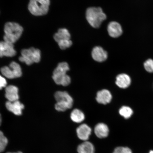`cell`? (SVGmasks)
Returning <instances> with one entry per match:
<instances>
[{"instance_id":"cell-1","label":"cell","mask_w":153,"mask_h":153,"mask_svg":"<svg viewBox=\"0 0 153 153\" xmlns=\"http://www.w3.org/2000/svg\"><path fill=\"white\" fill-rule=\"evenodd\" d=\"M86 19L90 25L94 28H98L102 22L106 20L107 16L100 7H91L86 10Z\"/></svg>"},{"instance_id":"cell-2","label":"cell","mask_w":153,"mask_h":153,"mask_svg":"<svg viewBox=\"0 0 153 153\" xmlns=\"http://www.w3.org/2000/svg\"><path fill=\"white\" fill-rule=\"evenodd\" d=\"M70 70L68 63L62 62L59 63L53 72L52 77L53 81L57 85L67 86L71 82L70 76L67 74V72Z\"/></svg>"},{"instance_id":"cell-3","label":"cell","mask_w":153,"mask_h":153,"mask_svg":"<svg viewBox=\"0 0 153 153\" xmlns=\"http://www.w3.org/2000/svg\"><path fill=\"white\" fill-rule=\"evenodd\" d=\"M23 28L16 23L8 22L6 23L4 27L5 41L14 44L22 36Z\"/></svg>"},{"instance_id":"cell-4","label":"cell","mask_w":153,"mask_h":153,"mask_svg":"<svg viewBox=\"0 0 153 153\" xmlns=\"http://www.w3.org/2000/svg\"><path fill=\"white\" fill-rule=\"evenodd\" d=\"M54 96L57 102L55 105V108L57 111L64 112L72 108L73 99L67 92L57 91Z\"/></svg>"},{"instance_id":"cell-5","label":"cell","mask_w":153,"mask_h":153,"mask_svg":"<svg viewBox=\"0 0 153 153\" xmlns=\"http://www.w3.org/2000/svg\"><path fill=\"white\" fill-rule=\"evenodd\" d=\"M50 4V0H30L28 10L34 16H43L48 11Z\"/></svg>"},{"instance_id":"cell-6","label":"cell","mask_w":153,"mask_h":153,"mask_svg":"<svg viewBox=\"0 0 153 153\" xmlns=\"http://www.w3.org/2000/svg\"><path fill=\"white\" fill-rule=\"evenodd\" d=\"M21 54L22 55L19 58V60L25 63L28 65H30L34 63L39 62L41 60V51L39 49L34 48L23 49Z\"/></svg>"},{"instance_id":"cell-7","label":"cell","mask_w":153,"mask_h":153,"mask_svg":"<svg viewBox=\"0 0 153 153\" xmlns=\"http://www.w3.org/2000/svg\"><path fill=\"white\" fill-rule=\"evenodd\" d=\"M2 74L9 79L20 77L22 75V68L18 63L12 62L9 67L4 66L1 68Z\"/></svg>"},{"instance_id":"cell-8","label":"cell","mask_w":153,"mask_h":153,"mask_svg":"<svg viewBox=\"0 0 153 153\" xmlns=\"http://www.w3.org/2000/svg\"><path fill=\"white\" fill-rule=\"evenodd\" d=\"M16 53V51L14 48V44L4 41L0 42V57H12L14 56Z\"/></svg>"},{"instance_id":"cell-9","label":"cell","mask_w":153,"mask_h":153,"mask_svg":"<svg viewBox=\"0 0 153 153\" xmlns=\"http://www.w3.org/2000/svg\"><path fill=\"white\" fill-rule=\"evenodd\" d=\"M91 56L95 61L101 62L107 60L108 57V53L102 47L97 46L92 49Z\"/></svg>"},{"instance_id":"cell-10","label":"cell","mask_w":153,"mask_h":153,"mask_svg":"<svg viewBox=\"0 0 153 153\" xmlns=\"http://www.w3.org/2000/svg\"><path fill=\"white\" fill-rule=\"evenodd\" d=\"M107 30L109 35L113 38L119 37L123 33L121 25L119 23L114 21L108 24Z\"/></svg>"},{"instance_id":"cell-11","label":"cell","mask_w":153,"mask_h":153,"mask_svg":"<svg viewBox=\"0 0 153 153\" xmlns=\"http://www.w3.org/2000/svg\"><path fill=\"white\" fill-rule=\"evenodd\" d=\"M76 132L78 138L85 141L89 139L91 134V129L87 124H83L77 128Z\"/></svg>"},{"instance_id":"cell-12","label":"cell","mask_w":153,"mask_h":153,"mask_svg":"<svg viewBox=\"0 0 153 153\" xmlns=\"http://www.w3.org/2000/svg\"><path fill=\"white\" fill-rule=\"evenodd\" d=\"M5 106L10 111L18 116L21 115L22 114V110L24 108V105L18 100L14 102L7 101L6 103Z\"/></svg>"},{"instance_id":"cell-13","label":"cell","mask_w":153,"mask_h":153,"mask_svg":"<svg viewBox=\"0 0 153 153\" xmlns=\"http://www.w3.org/2000/svg\"><path fill=\"white\" fill-rule=\"evenodd\" d=\"M112 95L110 92L107 89H103L97 93L96 100L99 104L106 105L111 102Z\"/></svg>"},{"instance_id":"cell-14","label":"cell","mask_w":153,"mask_h":153,"mask_svg":"<svg viewBox=\"0 0 153 153\" xmlns=\"http://www.w3.org/2000/svg\"><path fill=\"white\" fill-rule=\"evenodd\" d=\"M18 89L16 86L10 85L5 88V97L9 101L14 102L19 99Z\"/></svg>"},{"instance_id":"cell-15","label":"cell","mask_w":153,"mask_h":153,"mask_svg":"<svg viewBox=\"0 0 153 153\" xmlns=\"http://www.w3.org/2000/svg\"><path fill=\"white\" fill-rule=\"evenodd\" d=\"M131 78L127 74H120L116 77V85L121 88H127L131 85Z\"/></svg>"},{"instance_id":"cell-16","label":"cell","mask_w":153,"mask_h":153,"mask_svg":"<svg viewBox=\"0 0 153 153\" xmlns=\"http://www.w3.org/2000/svg\"><path fill=\"white\" fill-rule=\"evenodd\" d=\"M94 132L98 138H104L108 136L109 129L106 124L99 123L95 126Z\"/></svg>"},{"instance_id":"cell-17","label":"cell","mask_w":153,"mask_h":153,"mask_svg":"<svg viewBox=\"0 0 153 153\" xmlns=\"http://www.w3.org/2000/svg\"><path fill=\"white\" fill-rule=\"evenodd\" d=\"M71 36L68 30L65 28L59 29L57 33L54 34L53 38L58 43L60 42L71 39Z\"/></svg>"},{"instance_id":"cell-18","label":"cell","mask_w":153,"mask_h":153,"mask_svg":"<svg viewBox=\"0 0 153 153\" xmlns=\"http://www.w3.org/2000/svg\"><path fill=\"white\" fill-rule=\"evenodd\" d=\"M78 153H94L95 148L93 145L89 141H85L81 143L77 148Z\"/></svg>"},{"instance_id":"cell-19","label":"cell","mask_w":153,"mask_h":153,"mask_svg":"<svg viewBox=\"0 0 153 153\" xmlns=\"http://www.w3.org/2000/svg\"><path fill=\"white\" fill-rule=\"evenodd\" d=\"M71 118L73 121L76 123L83 122L85 119V114L81 110L75 109L73 110L71 114Z\"/></svg>"},{"instance_id":"cell-20","label":"cell","mask_w":153,"mask_h":153,"mask_svg":"<svg viewBox=\"0 0 153 153\" xmlns=\"http://www.w3.org/2000/svg\"><path fill=\"white\" fill-rule=\"evenodd\" d=\"M119 114L122 116L128 119L131 117L133 114V111L130 107L123 106L119 110Z\"/></svg>"},{"instance_id":"cell-21","label":"cell","mask_w":153,"mask_h":153,"mask_svg":"<svg viewBox=\"0 0 153 153\" xmlns=\"http://www.w3.org/2000/svg\"><path fill=\"white\" fill-rule=\"evenodd\" d=\"M8 140L2 131H0V152L5 150L8 143Z\"/></svg>"},{"instance_id":"cell-22","label":"cell","mask_w":153,"mask_h":153,"mask_svg":"<svg viewBox=\"0 0 153 153\" xmlns=\"http://www.w3.org/2000/svg\"><path fill=\"white\" fill-rule=\"evenodd\" d=\"M143 66L145 70L149 73H153V60L149 59L144 62Z\"/></svg>"},{"instance_id":"cell-23","label":"cell","mask_w":153,"mask_h":153,"mask_svg":"<svg viewBox=\"0 0 153 153\" xmlns=\"http://www.w3.org/2000/svg\"><path fill=\"white\" fill-rule=\"evenodd\" d=\"M72 44V42L70 39L60 42L58 43V45L61 49L65 50L71 47Z\"/></svg>"},{"instance_id":"cell-24","label":"cell","mask_w":153,"mask_h":153,"mask_svg":"<svg viewBox=\"0 0 153 153\" xmlns=\"http://www.w3.org/2000/svg\"><path fill=\"white\" fill-rule=\"evenodd\" d=\"M112 153H133L131 149L125 147H118L115 149Z\"/></svg>"},{"instance_id":"cell-25","label":"cell","mask_w":153,"mask_h":153,"mask_svg":"<svg viewBox=\"0 0 153 153\" xmlns=\"http://www.w3.org/2000/svg\"><path fill=\"white\" fill-rule=\"evenodd\" d=\"M7 85L6 80L2 76H0V90L2 88L5 87Z\"/></svg>"},{"instance_id":"cell-26","label":"cell","mask_w":153,"mask_h":153,"mask_svg":"<svg viewBox=\"0 0 153 153\" xmlns=\"http://www.w3.org/2000/svg\"><path fill=\"white\" fill-rule=\"evenodd\" d=\"M6 153H23L22 152H20V151H19V152H7Z\"/></svg>"},{"instance_id":"cell-27","label":"cell","mask_w":153,"mask_h":153,"mask_svg":"<svg viewBox=\"0 0 153 153\" xmlns=\"http://www.w3.org/2000/svg\"><path fill=\"white\" fill-rule=\"evenodd\" d=\"M2 121V118L1 114H0V126H1Z\"/></svg>"},{"instance_id":"cell-28","label":"cell","mask_w":153,"mask_h":153,"mask_svg":"<svg viewBox=\"0 0 153 153\" xmlns=\"http://www.w3.org/2000/svg\"><path fill=\"white\" fill-rule=\"evenodd\" d=\"M149 153H153V150H151L149 152Z\"/></svg>"}]
</instances>
